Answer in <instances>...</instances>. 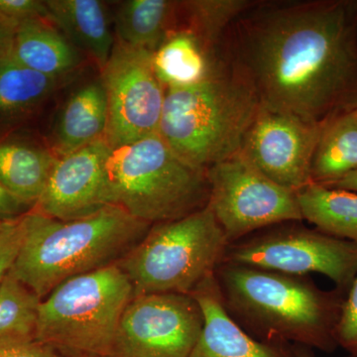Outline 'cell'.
Wrapping results in <instances>:
<instances>
[{
	"label": "cell",
	"mask_w": 357,
	"mask_h": 357,
	"mask_svg": "<svg viewBox=\"0 0 357 357\" xmlns=\"http://www.w3.org/2000/svg\"><path fill=\"white\" fill-rule=\"evenodd\" d=\"M0 342H4V340H0Z\"/></svg>",
	"instance_id": "cell-34"
},
{
	"label": "cell",
	"mask_w": 357,
	"mask_h": 357,
	"mask_svg": "<svg viewBox=\"0 0 357 357\" xmlns=\"http://www.w3.org/2000/svg\"><path fill=\"white\" fill-rule=\"evenodd\" d=\"M255 3L253 0L178 1L177 29L189 30L211 50L220 51L230 26Z\"/></svg>",
	"instance_id": "cell-24"
},
{
	"label": "cell",
	"mask_w": 357,
	"mask_h": 357,
	"mask_svg": "<svg viewBox=\"0 0 357 357\" xmlns=\"http://www.w3.org/2000/svg\"><path fill=\"white\" fill-rule=\"evenodd\" d=\"M0 357H63L55 349L40 344L36 340L30 342H0Z\"/></svg>",
	"instance_id": "cell-29"
},
{
	"label": "cell",
	"mask_w": 357,
	"mask_h": 357,
	"mask_svg": "<svg viewBox=\"0 0 357 357\" xmlns=\"http://www.w3.org/2000/svg\"><path fill=\"white\" fill-rule=\"evenodd\" d=\"M335 338L338 347L349 352V357H357V276L342 303Z\"/></svg>",
	"instance_id": "cell-27"
},
{
	"label": "cell",
	"mask_w": 357,
	"mask_h": 357,
	"mask_svg": "<svg viewBox=\"0 0 357 357\" xmlns=\"http://www.w3.org/2000/svg\"><path fill=\"white\" fill-rule=\"evenodd\" d=\"M229 241L208 204L170 222L156 223L116 264L134 296L191 294L215 274Z\"/></svg>",
	"instance_id": "cell-7"
},
{
	"label": "cell",
	"mask_w": 357,
	"mask_h": 357,
	"mask_svg": "<svg viewBox=\"0 0 357 357\" xmlns=\"http://www.w3.org/2000/svg\"><path fill=\"white\" fill-rule=\"evenodd\" d=\"M14 31L0 24V62L8 57L13 48Z\"/></svg>",
	"instance_id": "cell-31"
},
{
	"label": "cell",
	"mask_w": 357,
	"mask_h": 357,
	"mask_svg": "<svg viewBox=\"0 0 357 357\" xmlns=\"http://www.w3.org/2000/svg\"><path fill=\"white\" fill-rule=\"evenodd\" d=\"M222 62L220 51L211 50L185 29L171 33L153 53L154 70L165 89L185 88L201 83Z\"/></svg>",
	"instance_id": "cell-19"
},
{
	"label": "cell",
	"mask_w": 357,
	"mask_h": 357,
	"mask_svg": "<svg viewBox=\"0 0 357 357\" xmlns=\"http://www.w3.org/2000/svg\"><path fill=\"white\" fill-rule=\"evenodd\" d=\"M260 102L225 60L210 77L166 89L158 134L178 158L206 170L241 151Z\"/></svg>",
	"instance_id": "cell-4"
},
{
	"label": "cell",
	"mask_w": 357,
	"mask_h": 357,
	"mask_svg": "<svg viewBox=\"0 0 357 357\" xmlns=\"http://www.w3.org/2000/svg\"><path fill=\"white\" fill-rule=\"evenodd\" d=\"M203 326V312L191 294L134 296L110 357H190Z\"/></svg>",
	"instance_id": "cell-11"
},
{
	"label": "cell",
	"mask_w": 357,
	"mask_h": 357,
	"mask_svg": "<svg viewBox=\"0 0 357 357\" xmlns=\"http://www.w3.org/2000/svg\"><path fill=\"white\" fill-rule=\"evenodd\" d=\"M58 157L20 135L0 136V183L16 199L33 208L43 194Z\"/></svg>",
	"instance_id": "cell-18"
},
{
	"label": "cell",
	"mask_w": 357,
	"mask_h": 357,
	"mask_svg": "<svg viewBox=\"0 0 357 357\" xmlns=\"http://www.w3.org/2000/svg\"><path fill=\"white\" fill-rule=\"evenodd\" d=\"M222 46L263 107L316 123L357 109V1H256Z\"/></svg>",
	"instance_id": "cell-1"
},
{
	"label": "cell",
	"mask_w": 357,
	"mask_h": 357,
	"mask_svg": "<svg viewBox=\"0 0 357 357\" xmlns=\"http://www.w3.org/2000/svg\"><path fill=\"white\" fill-rule=\"evenodd\" d=\"M109 123L107 93L100 77L67 98L51 131L49 148L58 157L105 139Z\"/></svg>",
	"instance_id": "cell-15"
},
{
	"label": "cell",
	"mask_w": 357,
	"mask_h": 357,
	"mask_svg": "<svg viewBox=\"0 0 357 357\" xmlns=\"http://www.w3.org/2000/svg\"><path fill=\"white\" fill-rule=\"evenodd\" d=\"M30 210L0 183V218L18 217Z\"/></svg>",
	"instance_id": "cell-30"
},
{
	"label": "cell",
	"mask_w": 357,
	"mask_h": 357,
	"mask_svg": "<svg viewBox=\"0 0 357 357\" xmlns=\"http://www.w3.org/2000/svg\"><path fill=\"white\" fill-rule=\"evenodd\" d=\"M326 123L260 105L241 152L277 184L299 191L312 183V157Z\"/></svg>",
	"instance_id": "cell-12"
},
{
	"label": "cell",
	"mask_w": 357,
	"mask_h": 357,
	"mask_svg": "<svg viewBox=\"0 0 357 357\" xmlns=\"http://www.w3.org/2000/svg\"><path fill=\"white\" fill-rule=\"evenodd\" d=\"M178 1L126 0L114 13L115 39L154 53L178 27Z\"/></svg>",
	"instance_id": "cell-20"
},
{
	"label": "cell",
	"mask_w": 357,
	"mask_h": 357,
	"mask_svg": "<svg viewBox=\"0 0 357 357\" xmlns=\"http://www.w3.org/2000/svg\"><path fill=\"white\" fill-rule=\"evenodd\" d=\"M222 261L295 276L319 273L347 291L357 276V245L301 222H284L229 244Z\"/></svg>",
	"instance_id": "cell-8"
},
{
	"label": "cell",
	"mask_w": 357,
	"mask_h": 357,
	"mask_svg": "<svg viewBox=\"0 0 357 357\" xmlns=\"http://www.w3.org/2000/svg\"><path fill=\"white\" fill-rule=\"evenodd\" d=\"M25 213L15 218H0V282L10 272L22 248Z\"/></svg>",
	"instance_id": "cell-26"
},
{
	"label": "cell",
	"mask_w": 357,
	"mask_h": 357,
	"mask_svg": "<svg viewBox=\"0 0 357 357\" xmlns=\"http://www.w3.org/2000/svg\"><path fill=\"white\" fill-rule=\"evenodd\" d=\"M323 185H326V187L328 188H335V189L347 190V191L357 192V170L347 174V176L338 178V180L335 181V182L328 183V184Z\"/></svg>",
	"instance_id": "cell-32"
},
{
	"label": "cell",
	"mask_w": 357,
	"mask_h": 357,
	"mask_svg": "<svg viewBox=\"0 0 357 357\" xmlns=\"http://www.w3.org/2000/svg\"><path fill=\"white\" fill-rule=\"evenodd\" d=\"M356 170L357 109L326 122L312 157V183L328 184Z\"/></svg>",
	"instance_id": "cell-23"
},
{
	"label": "cell",
	"mask_w": 357,
	"mask_h": 357,
	"mask_svg": "<svg viewBox=\"0 0 357 357\" xmlns=\"http://www.w3.org/2000/svg\"><path fill=\"white\" fill-rule=\"evenodd\" d=\"M191 295L203 312L204 326L190 357H296L292 345L259 342L237 325L225 310L215 274Z\"/></svg>",
	"instance_id": "cell-14"
},
{
	"label": "cell",
	"mask_w": 357,
	"mask_h": 357,
	"mask_svg": "<svg viewBox=\"0 0 357 357\" xmlns=\"http://www.w3.org/2000/svg\"><path fill=\"white\" fill-rule=\"evenodd\" d=\"M67 82L29 69L9 55L0 62V123L32 114Z\"/></svg>",
	"instance_id": "cell-21"
},
{
	"label": "cell",
	"mask_w": 357,
	"mask_h": 357,
	"mask_svg": "<svg viewBox=\"0 0 357 357\" xmlns=\"http://www.w3.org/2000/svg\"><path fill=\"white\" fill-rule=\"evenodd\" d=\"M109 152V143L102 139L59 157L33 210L56 220H70L107 206L105 164Z\"/></svg>",
	"instance_id": "cell-13"
},
{
	"label": "cell",
	"mask_w": 357,
	"mask_h": 357,
	"mask_svg": "<svg viewBox=\"0 0 357 357\" xmlns=\"http://www.w3.org/2000/svg\"><path fill=\"white\" fill-rule=\"evenodd\" d=\"M10 55L25 67L56 79H70L84 63V54L49 17L28 21L16 29Z\"/></svg>",
	"instance_id": "cell-16"
},
{
	"label": "cell",
	"mask_w": 357,
	"mask_h": 357,
	"mask_svg": "<svg viewBox=\"0 0 357 357\" xmlns=\"http://www.w3.org/2000/svg\"><path fill=\"white\" fill-rule=\"evenodd\" d=\"M100 79L107 93L105 140L110 148L158 133L166 89L155 73L153 53L115 39Z\"/></svg>",
	"instance_id": "cell-10"
},
{
	"label": "cell",
	"mask_w": 357,
	"mask_h": 357,
	"mask_svg": "<svg viewBox=\"0 0 357 357\" xmlns=\"http://www.w3.org/2000/svg\"><path fill=\"white\" fill-rule=\"evenodd\" d=\"M41 17H49L45 1L0 0V24L14 32L28 21Z\"/></svg>",
	"instance_id": "cell-28"
},
{
	"label": "cell",
	"mask_w": 357,
	"mask_h": 357,
	"mask_svg": "<svg viewBox=\"0 0 357 357\" xmlns=\"http://www.w3.org/2000/svg\"><path fill=\"white\" fill-rule=\"evenodd\" d=\"M296 357H314L310 351V349L300 345H292Z\"/></svg>",
	"instance_id": "cell-33"
},
{
	"label": "cell",
	"mask_w": 357,
	"mask_h": 357,
	"mask_svg": "<svg viewBox=\"0 0 357 357\" xmlns=\"http://www.w3.org/2000/svg\"><path fill=\"white\" fill-rule=\"evenodd\" d=\"M151 227L114 204L70 220L31 208L10 273L44 299L63 282L119 261Z\"/></svg>",
	"instance_id": "cell-3"
},
{
	"label": "cell",
	"mask_w": 357,
	"mask_h": 357,
	"mask_svg": "<svg viewBox=\"0 0 357 357\" xmlns=\"http://www.w3.org/2000/svg\"><path fill=\"white\" fill-rule=\"evenodd\" d=\"M225 310L249 335L266 344L333 352L347 291H326L295 276L222 261L215 271Z\"/></svg>",
	"instance_id": "cell-2"
},
{
	"label": "cell",
	"mask_w": 357,
	"mask_h": 357,
	"mask_svg": "<svg viewBox=\"0 0 357 357\" xmlns=\"http://www.w3.org/2000/svg\"><path fill=\"white\" fill-rule=\"evenodd\" d=\"M41 301L9 272L0 282V340H35Z\"/></svg>",
	"instance_id": "cell-25"
},
{
	"label": "cell",
	"mask_w": 357,
	"mask_h": 357,
	"mask_svg": "<svg viewBox=\"0 0 357 357\" xmlns=\"http://www.w3.org/2000/svg\"><path fill=\"white\" fill-rule=\"evenodd\" d=\"M49 20L102 70L114 49L109 10L100 0H47Z\"/></svg>",
	"instance_id": "cell-17"
},
{
	"label": "cell",
	"mask_w": 357,
	"mask_h": 357,
	"mask_svg": "<svg viewBox=\"0 0 357 357\" xmlns=\"http://www.w3.org/2000/svg\"><path fill=\"white\" fill-rule=\"evenodd\" d=\"M206 170L178 158L152 134L110 148L105 164V199L153 225L190 215L208 204Z\"/></svg>",
	"instance_id": "cell-5"
},
{
	"label": "cell",
	"mask_w": 357,
	"mask_h": 357,
	"mask_svg": "<svg viewBox=\"0 0 357 357\" xmlns=\"http://www.w3.org/2000/svg\"><path fill=\"white\" fill-rule=\"evenodd\" d=\"M206 173L208 206L229 244L273 225L304 220L296 192L268 178L241 152Z\"/></svg>",
	"instance_id": "cell-9"
},
{
	"label": "cell",
	"mask_w": 357,
	"mask_h": 357,
	"mask_svg": "<svg viewBox=\"0 0 357 357\" xmlns=\"http://www.w3.org/2000/svg\"><path fill=\"white\" fill-rule=\"evenodd\" d=\"M296 194L304 220L357 245V192L311 183Z\"/></svg>",
	"instance_id": "cell-22"
},
{
	"label": "cell",
	"mask_w": 357,
	"mask_h": 357,
	"mask_svg": "<svg viewBox=\"0 0 357 357\" xmlns=\"http://www.w3.org/2000/svg\"><path fill=\"white\" fill-rule=\"evenodd\" d=\"M133 297L116 262L70 278L42 299L35 340L73 357H110Z\"/></svg>",
	"instance_id": "cell-6"
}]
</instances>
